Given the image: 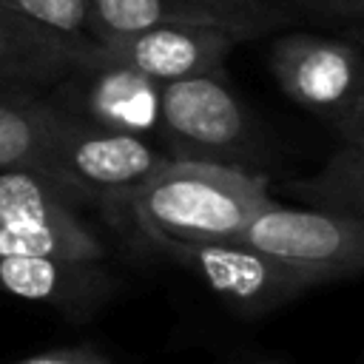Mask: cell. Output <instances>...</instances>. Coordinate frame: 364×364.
<instances>
[{
	"instance_id": "cell-1",
	"label": "cell",
	"mask_w": 364,
	"mask_h": 364,
	"mask_svg": "<svg viewBox=\"0 0 364 364\" xmlns=\"http://www.w3.org/2000/svg\"><path fill=\"white\" fill-rule=\"evenodd\" d=\"M270 199V179L250 168L168 159L131 199L128 219L145 242H225L236 239Z\"/></svg>"
},
{
	"instance_id": "cell-2",
	"label": "cell",
	"mask_w": 364,
	"mask_h": 364,
	"mask_svg": "<svg viewBox=\"0 0 364 364\" xmlns=\"http://www.w3.org/2000/svg\"><path fill=\"white\" fill-rule=\"evenodd\" d=\"M171 156L145 136L108 131L63 114L48 136L37 171L74 191L82 202L128 216L131 199Z\"/></svg>"
},
{
	"instance_id": "cell-3",
	"label": "cell",
	"mask_w": 364,
	"mask_h": 364,
	"mask_svg": "<svg viewBox=\"0 0 364 364\" xmlns=\"http://www.w3.org/2000/svg\"><path fill=\"white\" fill-rule=\"evenodd\" d=\"M270 68L296 105L324 119L341 142L364 145V85L355 46L293 31L273 40Z\"/></svg>"
},
{
	"instance_id": "cell-4",
	"label": "cell",
	"mask_w": 364,
	"mask_h": 364,
	"mask_svg": "<svg viewBox=\"0 0 364 364\" xmlns=\"http://www.w3.org/2000/svg\"><path fill=\"white\" fill-rule=\"evenodd\" d=\"M156 142H162L171 159L239 168H247L256 154L250 117L225 82V74L165 82L159 94Z\"/></svg>"
},
{
	"instance_id": "cell-5",
	"label": "cell",
	"mask_w": 364,
	"mask_h": 364,
	"mask_svg": "<svg viewBox=\"0 0 364 364\" xmlns=\"http://www.w3.org/2000/svg\"><path fill=\"white\" fill-rule=\"evenodd\" d=\"M85 202L28 168L0 171V253L102 262L105 245L80 216Z\"/></svg>"
},
{
	"instance_id": "cell-6",
	"label": "cell",
	"mask_w": 364,
	"mask_h": 364,
	"mask_svg": "<svg viewBox=\"0 0 364 364\" xmlns=\"http://www.w3.org/2000/svg\"><path fill=\"white\" fill-rule=\"evenodd\" d=\"M236 242L279 259L316 287L350 279L364 267V219L316 208H290L276 199L245 225Z\"/></svg>"
},
{
	"instance_id": "cell-7",
	"label": "cell",
	"mask_w": 364,
	"mask_h": 364,
	"mask_svg": "<svg viewBox=\"0 0 364 364\" xmlns=\"http://www.w3.org/2000/svg\"><path fill=\"white\" fill-rule=\"evenodd\" d=\"M148 245L193 273L210 293H216L230 310L242 316H267L296 301L316 284L299 270L282 264L279 259L236 242H176V239H148Z\"/></svg>"
},
{
	"instance_id": "cell-8",
	"label": "cell",
	"mask_w": 364,
	"mask_h": 364,
	"mask_svg": "<svg viewBox=\"0 0 364 364\" xmlns=\"http://www.w3.org/2000/svg\"><path fill=\"white\" fill-rule=\"evenodd\" d=\"M159 94L162 85L151 77L128 65L100 60L85 46L77 65L46 97L51 105L80 122L156 139Z\"/></svg>"
},
{
	"instance_id": "cell-9",
	"label": "cell",
	"mask_w": 364,
	"mask_h": 364,
	"mask_svg": "<svg viewBox=\"0 0 364 364\" xmlns=\"http://www.w3.org/2000/svg\"><path fill=\"white\" fill-rule=\"evenodd\" d=\"M284 20L276 0H88L94 43L154 26H210L236 40H253Z\"/></svg>"
},
{
	"instance_id": "cell-10",
	"label": "cell",
	"mask_w": 364,
	"mask_h": 364,
	"mask_svg": "<svg viewBox=\"0 0 364 364\" xmlns=\"http://www.w3.org/2000/svg\"><path fill=\"white\" fill-rule=\"evenodd\" d=\"M236 43V37L210 26H154L117 40L91 43L88 51L165 85L188 77L225 74V60Z\"/></svg>"
},
{
	"instance_id": "cell-11",
	"label": "cell",
	"mask_w": 364,
	"mask_h": 364,
	"mask_svg": "<svg viewBox=\"0 0 364 364\" xmlns=\"http://www.w3.org/2000/svg\"><path fill=\"white\" fill-rule=\"evenodd\" d=\"M119 282L102 262L34 253H0V293L46 304L71 321L97 316Z\"/></svg>"
},
{
	"instance_id": "cell-12",
	"label": "cell",
	"mask_w": 364,
	"mask_h": 364,
	"mask_svg": "<svg viewBox=\"0 0 364 364\" xmlns=\"http://www.w3.org/2000/svg\"><path fill=\"white\" fill-rule=\"evenodd\" d=\"M80 51V46L0 3V88L48 94L77 65Z\"/></svg>"
},
{
	"instance_id": "cell-13",
	"label": "cell",
	"mask_w": 364,
	"mask_h": 364,
	"mask_svg": "<svg viewBox=\"0 0 364 364\" xmlns=\"http://www.w3.org/2000/svg\"><path fill=\"white\" fill-rule=\"evenodd\" d=\"M279 188L304 208L364 219V145L341 142L316 173L287 179Z\"/></svg>"
},
{
	"instance_id": "cell-14",
	"label": "cell",
	"mask_w": 364,
	"mask_h": 364,
	"mask_svg": "<svg viewBox=\"0 0 364 364\" xmlns=\"http://www.w3.org/2000/svg\"><path fill=\"white\" fill-rule=\"evenodd\" d=\"M60 119L63 111L46 94L0 88V171H37L40 154Z\"/></svg>"
},
{
	"instance_id": "cell-15",
	"label": "cell",
	"mask_w": 364,
	"mask_h": 364,
	"mask_svg": "<svg viewBox=\"0 0 364 364\" xmlns=\"http://www.w3.org/2000/svg\"><path fill=\"white\" fill-rule=\"evenodd\" d=\"M23 17L40 23L71 46H91L88 34V0H0Z\"/></svg>"
},
{
	"instance_id": "cell-16",
	"label": "cell",
	"mask_w": 364,
	"mask_h": 364,
	"mask_svg": "<svg viewBox=\"0 0 364 364\" xmlns=\"http://www.w3.org/2000/svg\"><path fill=\"white\" fill-rule=\"evenodd\" d=\"M9 364H114L108 355H102L97 347L88 344H74V347H54V350H40L31 355H23Z\"/></svg>"
},
{
	"instance_id": "cell-17",
	"label": "cell",
	"mask_w": 364,
	"mask_h": 364,
	"mask_svg": "<svg viewBox=\"0 0 364 364\" xmlns=\"http://www.w3.org/2000/svg\"><path fill=\"white\" fill-rule=\"evenodd\" d=\"M313 11H321L327 17H358L364 0H301Z\"/></svg>"
},
{
	"instance_id": "cell-18",
	"label": "cell",
	"mask_w": 364,
	"mask_h": 364,
	"mask_svg": "<svg viewBox=\"0 0 364 364\" xmlns=\"http://www.w3.org/2000/svg\"><path fill=\"white\" fill-rule=\"evenodd\" d=\"M256 364H282V361H256Z\"/></svg>"
}]
</instances>
